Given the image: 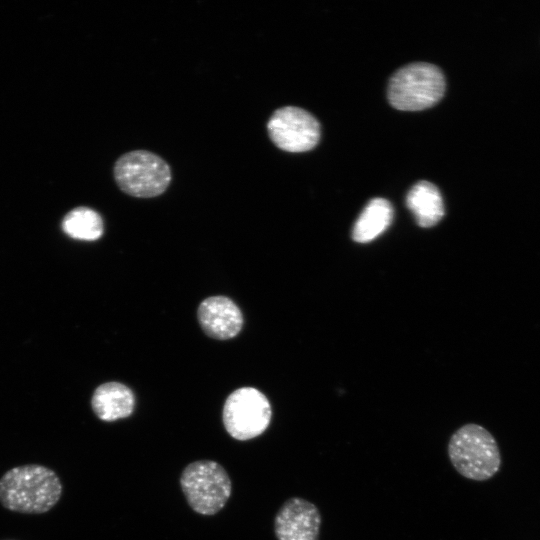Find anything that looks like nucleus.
I'll use <instances>...</instances> for the list:
<instances>
[{
    "instance_id": "nucleus-1",
    "label": "nucleus",
    "mask_w": 540,
    "mask_h": 540,
    "mask_svg": "<svg viewBox=\"0 0 540 540\" xmlns=\"http://www.w3.org/2000/svg\"><path fill=\"white\" fill-rule=\"evenodd\" d=\"M62 490L54 470L40 464L20 465L0 478V503L13 512L43 514L58 503Z\"/></svg>"
},
{
    "instance_id": "nucleus-2",
    "label": "nucleus",
    "mask_w": 540,
    "mask_h": 540,
    "mask_svg": "<svg viewBox=\"0 0 540 540\" xmlns=\"http://www.w3.org/2000/svg\"><path fill=\"white\" fill-rule=\"evenodd\" d=\"M447 453L454 469L464 478L486 481L494 477L502 464L495 437L483 426L467 423L450 436Z\"/></svg>"
},
{
    "instance_id": "nucleus-3",
    "label": "nucleus",
    "mask_w": 540,
    "mask_h": 540,
    "mask_svg": "<svg viewBox=\"0 0 540 540\" xmlns=\"http://www.w3.org/2000/svg\"><path fill=\"white\" fill-rule=\"evenodd\" d=\"M445 87V77L437 66L411 63L392 75L387 97L398 110L419 111L435 105L443 97Z\"/></svg>"
},
{
    "instance_id": "nucleus-4",
    "label": "nucleus",
    "mask_w": 540,
    "mask_h": 540,
    "mask_svg": "<svg viewBox=\"0 0 540 540\" xmlns=\"http://www.w3.org/2000/svg\"><path fill=\"white\" fill-rule=\"evenodd\" d=\"M180 486L189 506L201 515L218 513L232 492L228 473L212 460L188 464L180 476Z\"/></svg>"
},
{
    "instance_id": "nucleus-5",
    "label": "nucleus",
    "mask_w": 540,
    "mask_h": 540,
    "mask_svg": "<svg viewBox=\"0 0 540 540\" xmlns=\"http://www.w3.org/2000/svg\"><path fill=\"white\" fill-rule=\"evenodd\" d=\"M114 178L124 193L151 198L168 188L171 170L159 155L147 150H134L118 158L114 165Z\"/></svg>"
},
{
    "instance_id": "nucleus-6",
    "label": "nucleus",
    "mask_w": 540,
    "mask_h": 540,
    "mask_svg": "<svg viewBox=\"0 0 540 540\" xmlns=\"http://www.w3.org/2000/svg\"><path fill=\"white\" fill-rule=\"evenodd\" d=\"M272 417L267 397L252 387L233 391L226 399L222 420L227 433L236 440H250L263 434Z\"/></svg>"
},
{
    "instance_id": "nucleus-7",
    "label": "nucleus",
    "mask_w": 540,
    "mask_h": 540,
    "mask_svg": "<svg viewBox=\"0 0 540 540\" xmlns=\"http://www.w3.org/2000/svg\"><path fill=\"white\" fill-rule=\"evenodd\" d=\"M271 141L287 152H305L314 148L320 139V125L308 111L285 106L277 109L267 123Z\"/></svg>"
},
{
    "instance_id": "nucleus-8",
    "label": "nucleus",
    "mask_w": 540,
    "mask_h": 540,
    "mask_svg": "<svg viewBox=\"0 0 540 540\" xmlns=\"http://www.w3.org/2000/svg\"><path fill=\"white\" fill-rule=\"evenodd\" d=\"M320 527L319 509L301 497L287 499L274 519L277 540H319Z\"/></svg>"
},
{
    "instance_id": "nucleus-9",
    "label": "nucleus",
    "mask_w": 540,
    "mask_h": 540,
    "mask_svg": "<svg viewBox=\"0 0 540 540\" xmlns=\"http://www.w3.org/2000/svg\"><path fill=\"white\" fill-rule=\"evenodd\" d=\"M197 314L205 334L218 340L235 337L243 325L239 307L225 296L206 298L200 303Z\"/></svg>"
},
{
    "instance_id": "nucleus-10",
    "label": "nucleus",
    "mask_w": 540,
    "mask_h": 540,
    "mask_svg": "<svg viewBox=\"0 0 540 540\" xmlns=\"http://www.w3.org/2000/svg\"><path fill=\"white\" fill-rule=\"evenodd\" d=\"M91 407L100 420L113 422L133 413L135 396L126 385L107 382L99 385L93 392Z\"/></svg>"
},
{
    "instance_id": "nucleus-11",
    "label": "nucleus",
    "mask_w": 540,
    "mask_h": 540,
    "mask_svg": "<svg viewBox=\"0 0 540 540\" xmlns=\"http://www.w3.org/2000/svg\"><path fill=\"white\" fill-rule=\"evenodd\" d=\"M406 204L418 225L424 228L436 225L444 216L440 191L428 181H420L409 190Z\"/></svg>"
},
{
    "instance_id": "nucleus-12",
    "label": "nucleus",
    "mask_w": 540,
    "mask_h": 540,
    "mask_svg": "<svg viewBox=\"0 0 540 540\" xmlns=\"http://www.w3.org/2000/svg\"><path fill=\"white\" fill-rule=\"evenodd\" d=\"M393 208L383 198L372 199L364 208L352 230L356 242L367 243L382 234L391 224Z\"/></svg>"
},
{
    "instance_id": "nucleus-13",
    "label": "nucleus",
    "mask_w": 540,
    "mask_h": 540,
    "mask_svg": "<svg viewBox=\"0 0 540 540\" xmlns=\"http://www.w3.org/2000/svg\"><path fill=\"white\" fill-rule=\"evenodd\" d=\"M62 229L69 237L84 241L99 239L104 231L102 217L88 207H76L63 218Z\"/></svg>"
}]
</instances>
